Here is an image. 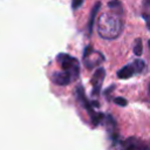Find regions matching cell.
<instances>
[{
	"label": "cell",
	"mask_w": 150,
	"mask_h": 150,
	"mask_svg": "<svg viewBox=\"0 0 150 150\" xmlns=\"http://www.w3.org/2000/svg\"><path fill=\"white\" fill-rule=\"evenodd\" d=\"M146 71V64L144 61L139 60V59H136L134 60L131 63L124 66L123 68H121L118 71H117V77L118 79H122V80H125V79H129L136 74H142Z\"/></svg>",
	"instance_id": "obj_2"
},
{
	"label": "cell",
	"mask_w": 150,
	"mask_h": 150,
	"mask_svg": "<svg viewBox=\"0 0 150 150\" xmlns=\"http://www.w3.org/2000/svg\"><path fill=\"white\" fill-rule=\"evenodd\" d=\"M149 95H150V83H149Z\"/></svg>",
	"instance_id": "obj_12"
},
{
	"label": "cell",
	"mask_w": 150,
	"mask_h": 150,
	"mask_svg": "<svg viewBox=\"0 0 150 150\" xmlns=\"http://www.w3.org/2000/svg\"><path fill=\"white\" fill-rule=\"evenodd\" d=\"M148 45H149V48H150V40H149V42H148Z\"/></svg>",
	"instance_id": "obj_13"
},
{
	"label": "cell",
	"mask_w": 150,
	"mask_h": 150,
	"mask_svg": "<svg viewBox=\"0 0 150 150\" xmlns=\"http://www.w3.org/2000/svg\"><path fill=\"white\" fill-rule=\"evenodd\" d=\"M123 148L125 149H144L145 145L138 141V139H135V138H128L124 143H123Z\"/></svg>",
	"instance_id": "obj_7"
},
{
	"label": "cell",
	"mask_w": 150,
	"mask_h": 150,
	"mask_svg": "<svg viewBox=\"0 0 150 150\" xmlns=\"http://www.w3.org/2000/svg\"><path fill=\"white\" fill-rule=\"evenodd\" d=\"M109 9L103 12L97 19V33L102 39L114 40L118 38L123 29L122 5L118 0H111L108 4Z\"/></svg>",
	"instance_id": "obj_1"
},
{
	"label": "cell",
	"mask_w": 150,
	"mask_h": 150,
	"mask_svg": "<svg viewBox=\"0 0 150 150\" xmlns=\"http://www.w3.org/2000/svg\"><path fill=\"white\" fill-rule=\"evenodd\" d=\"M73 80H74L73 75H71L70 73L63 70V69L57 70V71L53 73V75H52V81H53L55 84H57V86H66V84H69Z\"/></svg>",
	"instance_id": "obj_5"
},
{
	"label": "cell",
	"mask_w": 150,
	"mask_h": 150,
	"mask_svg": "<svg viewBox=\"0 0 150 150\" xmlns=\"http://www.w3.org/2000/svg\"><path fill=\"white\" fill-rule=\"evenodd\" d=\"M104 75H105V71L103 68H98L95 73H94V76L91 79V84H93V95H98L100 90H101V86L103 83V80H104Z\"/></svg>",
	"instance_id": "obj_6"
},
{
	"label": "cell",
	"mask_w": 150,
	"mask_h": 150,
	"mask_svg": "<svg viewBox=\"0 0 150 150\" xmlns=\"http://www.w3.org/2000/svg\"><path fill=\"white\" fill-rule=\"evenodd\" d=\"M114 101H115L116 104H118V105H127V100H124V98H122V97H116Z\"/></svg>",
	"instance_id": "obj_11"
},
{
	"label": "cell",
	"mask_w": 150,
	"mask_h": 150,
	"mask_svg": "<svg viewBox=\"0 0 150 150\" xmlns=\"http://www.w3.org/2000/svg\"><path fill=\"white\" fill-rule=\"evenodd\" d=\"M103 61H104L103 54H101L98 50L93 49L91 46L86 47V49L83 52V63L88 69L100 66Z\"/></svg>",
	"instance_id": "obj_4"
},
{
	"label": "cell",
	"mask_w": 150,
	"mask_h": 150,
	"mask_svg": "<svg viewBox=\"0 0 150 150\" xmlns=\"http://www.w3.org/2000/svg\"><path fill=\"white\" fill-rule=\"evenodd\" d=\"M56 61L59 62L61 69L70 73L74 79L77 77V75L80 73V66H79V61L75 57L70 56L69 54L61 53L56 56Z\"/></svg>",
	"instance_id": "obj_3"
},
{
	"label": "cell",
	"mask_w": 150,
	"mask_h": 150,
	"mask_svg": "<svg viewBox=\"0 0 150 150\" xmlns=\"http://www.w3.org/2000/svg\"><path fill=\"white\" fill-rule=\"evenodd\" d=\"M100 6H101V4H100V2H97V4L93 7V11H91V14H90V19H89V23H88V30H89V33H91V30H93L94 19H95V15H96V13H97V11H98Z\"/></svg>",
	"instance_id": "obj_8"
},
{
	"label": "cell",
	"mask_w": 150,
	"mask_h": 150,
	"mask_svg": "<svg viewBox=\"0 0 150 150\" xmlns=\"http://www.w3.org/2000/svg\"><path fill=\"white\" fill-rule=\"evenodd\" d=\"M134 54L136 56H139L142 54V41H141V39H137L135 41V45H134Z\"/></svg>",
	"instance_id": "obj_9"
},
{
	"label": "cell",
	"mask_w": 150,
	"mask_h": 150,
	"mask_svg": "<svg viewBox=\"0 0 150 150\" xmlns=\"http://www.w3.org/2000/svg\"><path fill=\"white\" fill-rule=\"evenodd\" d=\"M83 1H84V0H73V1H71V7H73V9H77V8L83 4Z\"/></svg>",
	"instance_id": "obj_10"
}]
</instances>
